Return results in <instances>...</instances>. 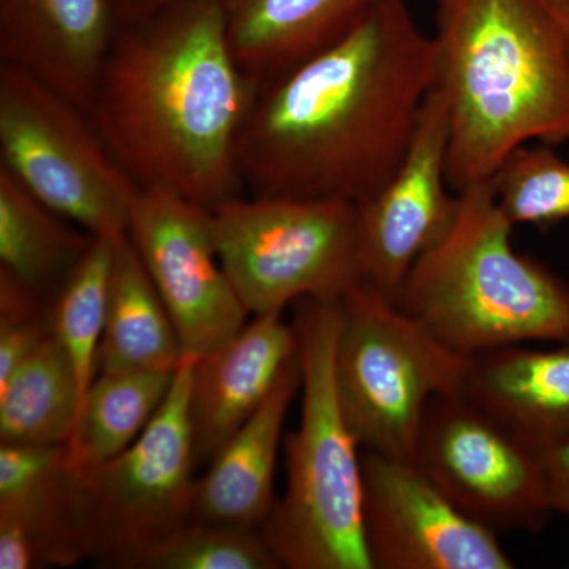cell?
I'll return each mask as SVG.
<instances>
[{"label": "cell", "instance_id": "6", "mask_svg": "<svg viewBox=\"0 0 569 569\" xmlns=\"http://www.w3.org/2000/svg\"><path fill=\"white\" fill-rule=\"evenodd\" d=\"M339 302L335 380L348 425L362 448L415 462L427 406L460 395L468 358L370 284Z\"/></svg>", "mask_w": 569, "mask_h": 569}, {"label": "cell", "instance_id": "21", "mask_svg": "<svg viewBox=\"0 0 569 569\" xmlns=\"http://www.w3.org/2000/svg\"><path fill=\"white\" fill-rule=\"evenodd\" d=\"M93 241L0 168V269L52 305Z\"/></svg>", "mask_w": 569, "mask_h": 569}, {"label": "cell", "instance_id": "7", "mask_svg": "<svg viewBox=\"0 0 569 569\" xmlns=\"http://www.w3.org/2000/svg\"><path fill=\"white\" fill-rule=\"evenodd\" d=\"M209 212L224 272L253 317L307 298L339 301L365 283L350 201L242 194Z\"/></svg>", "mask_w": 569, "mask_h": 569}, {"label": "cell", "instance_id": "14", "mask_svg": "<svg viewBox=\"0 0 569 569\" xmlns=\"http://www.w3.org/2000/svg\"><path fill=\"white\" fill-rule=\"evenodd\" d=\"M93 559L84 473L67 445H0V569Z\"/></svg>", "mask_w": 569, "mask_h": 569}, {"label": "cell", "instance_id": "16", "mask_svg": "<svg viewBox=\"0 0 569 569\" xmlns=\"http://www.w3.org/2000/svg\"><path fill=\"white\" fill-rule=\"evenodd\" d=\"M296 355L295 326L276 312L254 316L222 350L194 361L190 421L198 466L211 462L261 407Z\"/></svg>", "mask_w": 569, "mask_h": 569}, {"label": "cell", "instance_id": "20", "mask_svg": "<svg viewBox=\"0 0 569 569\" xmlns=\"http://www.w3.org/2000/svg\"><path fill=\"white\" fill-rule=\"evenodd\" d=\"M186 358L181 339L156 284L129 238L116 247L99 373L116 370L176 372Z\"/></svg>", "mask_w": 569, "mask_h": 569}, {"label": "cell", "instance_id": "3", "mask_svg": "<svg viewBox=\"0 0 569 569\" xmlns=\"http://www.w3.org/2000/svg\"><path fill=\"white\" fill-rule=\"evenodd\" d=\"M455 192L529 142H569V0H436Z\"/></svg>", "mask_w": 569, "mask_h": 569}, {"label": "cell", "instance_id": "5", "mask_svg": "<svg viewBox=\"0 0 569 569\" xmlns=\"http://www.w3.org/2000/svg\"><path fill=\"white\" fill-rule=\"evenodd\" d=\"M339 301L295 302L301 421L284 440L287 488L261 529L283 568L373 569L366 542L362 447L336 389Z\"/></svg>", "mask_w": 569, "mask_h": 569}, {"label": "cell", "instance_id": "25", "mask_svg": "<svg viewBox=\"0 0 569 569\" xmlns=\"http://www.w3.org/2000/svg\"><path fill=\"white\" fill-rule=\"evenodd\" d=\"M498 208L512 227H556L569 220V162L553 146L522 144L489 179Z\"/></svg>", "mask_w": 569, "mask_h": 569}, {"label": "cell", "instance_id": "13", "mask_svg": "<svg viewBox=\"0 0 569 569\" xmlns=\"http://www.w3.org/2000/svg\"><path fill=\"white\" fill-rule=\"evenodd\" d=\"M449 112L433 89L395 173L356 203L365 283L395 301L410 269L455 223L459 194L448 179Z\"/></svg>", "mask_w": 569, "mask_h": 569}, {"label": "cell", "instance_id": "28", "mask_svg": "<svg viewBox=\"0 0 569 569\" xmlns=\"http://www.w3.org/2000/svg\"><path fill=\"white\" fill-rule=\"evenodd\" d=\"M553 512L569 518V440L538 449Z\"/></svg>", "mask_w": 569, "mask_h": 569}, {"label": "cell", "instance_id": "18", "mask_svg": "<svg viewBox=\"0 0 569 569\" xmlns=\"http://www.w3.org/2000/svg\"><path fill=\"white\" fill-rule=\"evenodd\" d=\"M460 396L535 449L569 440V337L471 356Z\"/></svg>", "mask_w": 569, "mask_h": 569}, {"label": "cell", "instance_id": "4", "mask_svg": "<svg viewBox=\"0 0 569 569\" xmlns=\"http://www.w3.org/2000/svg\"><path fill=\"white\" fill-rule=\"evenodd\" d=\"M455 223L410 269L395 302L456 353L569 337V282L512 247L490 181L460 190Z\"/></svg>", "mask_w": 569, "mask_h": 569}, {"label": "cell", "instance_id": "27", "mask_svg": "<svg viewBox=\"0 0 569 569\" xmlns=\"http://www.w3.org/2000/svg\"><path fill=\"white\" fill-rule=\"evenodd\" d=\"M51 336V302L0 269V383Z\"/></svg>", "mask_w": 569, "mask_h": 569}, {"label": "cell", "instance_id": "26", "mask_svg": "<svg viewBox=\"0 0 569 569\" xmlns=\"http://www.w3.org/2000/svg\"><path fill=\"white\" fill-rule=\"evenodd\" d=\"M261 530L192 522L149 550L133 569H279Z\"/></svg>", "mask_w": 569, "mask_h": 569}, {"label": "cell", "instance_id": "23", "mask_svg": "<svg viewBox=\"0 0 569 569\" xmlns=\"http://www.w3.org/2000/svg\"><path fill=\"white\" fill-rule=\"evenodd\" d=\"M173 378L174 372L159 370L99 373L82 399L67 443L71 462L91 470L132 447L162 407Z\"/></svg>", "mask_w": 569, "mask_h": 569}, {"label": "cell", "instance_id": "8", "mask_svg": "<svg viewBox=\"0 0 569 569\" xmlns=\"http://www.w3.org/2000/svg\"><path fill=\"white\" fill-rule=\"evenodd\" d=\"M0 168L93 236L122 241L140 187L91 114L29 71L0 62Z\"/></svg>", "mask_w": 569, "mask_h": 569}, {"label": "cell", "instance_id": "17", "mask_svg": "<svg viewBox=\"0 0 569 569\" xmlns=\"http://www.w3.org/2000/svg\"><path fill=\"white\" fill-rule=\"evenodd\" d=\"M299 389L301 366L296 355L261 407L213 456L204 477L197 479L190 522L263 529L277 501L276 467L284 419Z\"/></svg>", "mask_w": 569, "mask_h": 569}, {"label": "cell", "instance_id": "24", "mask_svg": "<svg viewBox=\"0 0 569 569\" xmlns=\"http://www.w3.org/2000/svg\"><path fill=\"white\" fill-rule=\"evenodd\" d=\"M119 242L96 236L91 250L52 299V336L69 356L77 373L81 403L99 376L97 358L104 331L112 260Z\"/></svg>", "mask_w": 569, "mask_h": 569}, {"label": "cell", "instance_id": "9", "mask_svg": "<svg viewBox=\"0 0 569 569\" xmlns=\"http://www.w3.org/2000/svg\"><path fill=\"white\" fill-rule=\"evenodd\" d=\"M197 359L186 356L170 392L132 447L82 471L88 489L93 559L133 569L192 519L194 455L190 389Z\"/></svg>", "mask_w": 569, "mask_h": 569}, {"label": "cell", "instance_id": "22", "mask_svg": "<svg viewBox=\"0 0 569 569\" xmlns=\"http://www.w3.org/2000/svg\"><path fill=\"white\" fill-rule=\"evenodd\" d=\"M80 407L77 373L51 336L0 383V445H67Z\"/></svg>", "mask_w": 569, "mask_h": 569}, {"label": "cell", "instance_id": "1", "mask_svg": "<svg viewBox=\"0 0 569 569\" xmlns=\"http://www.w3.org/2000/svg\"><path fill=\"white\" fill-rule=\"evenodd\" d=\"M437 86V52L406 0L261 86L238 140L250 197L359 203L402 162Z\"/></svg>", "mask_w": 569, "mask_h": 569}, {"label": "cell", "instance_id": "15", "mask_svg": "<svg viewBox=\"0 0 569 569\" xmlns=\"http://www.w3.org/2000/svg\"><path fill=\"white\" fill-rule=\"evenodd\" d=\"M119 31L112 0H0V62L88 112Z\"/></svg>", "mask_w": 569, "mask_h": 569}, {"label": "cell", "instance_id": "2", "mask_svg": "<svg viewBox=\"0 0 569 569\" xmlns=\"http://www.w3.org/2000/svg\"><path fill=\"white\" fill-rule=\"evenodd\" d=\"M257 91L220 0H176L121 28L89 114L140 189L212 209L246 193L236 151Z\"/></svg>", "mask_w": 569, "mask_h": 569}, {"label": "cell", "instance_id": "12", "mask_svg": "<svg viewBox=\"0 0 569 569\" xmlns=\"http://www.w3.org/2000/svg\"><path fill=\"white\" fill-rule=\"evenodd\" d=\"M373 569H512L497 531L462 511L413 460L362 449Z\"/></svg>", "mask_w": 569, "mask_h": 569}, {"label": "cell", "instance_id": "29", "mask_svg": "<svg viewBox=\"0 0 569 569\" xmlns=\"http://www.w3.org/2000/svg\"><path fill=\"white\" fill-rule=\"evenodd\" d=\"M176 0H112L119 28L148 20Z\"/></svg>", "mask_w": 569, "mask_h": 569}, {"label": "cell", "instance_id": "10", "mask_svg": "<svg viewBox=\"0 0 569 569\" xmlns=\"http://www.w3.org/2000/svg\"><path fill=\"white\" fill-rule=\"evenodd\" d=\"M415 463L463 515L498 535L538 533L553 515L538 449L463 396L430 400Z\"/></svg>", "mask_w": 569, "mask_h": 569}, {"label": "cell", "instance_id": "11", "mask_svg": "<svg viewBox=\"0 0 569 569\" xmlns=\"http://www.w3.org/2000/svg\"><path fill=\"white\" fill-rule=\"evenodd\" d=\"M127 238L163 299L183 355L216 353L247 325L244 305L224 272L203 204L162 189H140Z\"/></svg>", "mask_w": 569, "mask_h": 569}, {"label": "cell", "instance_id": "19", "mask_svg": "<svg viewBox=\"0 0 569 569\" xmlns=\"http://www.w3.org/2000/svg\"><path fill=\"white\" fill-rule=\"evenodd\" d=\"M380 0H220L239 66L258 86L335 43Z\"/></svg>", "mask_w": 569, "mask_h": 569}]
</instances>
